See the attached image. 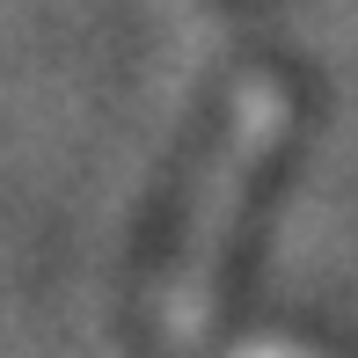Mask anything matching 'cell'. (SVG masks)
Here are the masks:
<instances>
[{
    "label": "cell",
    "mask_w": 358,
    "mask_h": 358,
    "mask_svg": "<svg viewBox=\"0 0 358 358\" xmlns=\"http://www.w3.org/2000/svg\"><path fill=\"white\" fill-rule=\"evenodd\" d=\"M256 358H292V351H256Z\"/></svg>",
    "instance_id": "obj_2"
},
{
    "label": "cell",
    "mask_w": 358,
    "mask_h": 358,
    "mask_svg": "<svg viewBox=\"0 0 358 358\" xmlns=\"http://www.w3.org/2000/svg\"><path fill=\"white\" fill-rule=\"evenodd\" d=\"M278 139H285V88L249 80L241 103H234V124H227L220 146H213V169H205L198 198H190V213H183V241H176L169 271H161L154 315H161V336H169V344H183V336L205 329L227 241H234V220H241V205H249V190H256V169H264V154Z\"/></svg>",
    "instance_id": "obj_1"
}]
</instances>
